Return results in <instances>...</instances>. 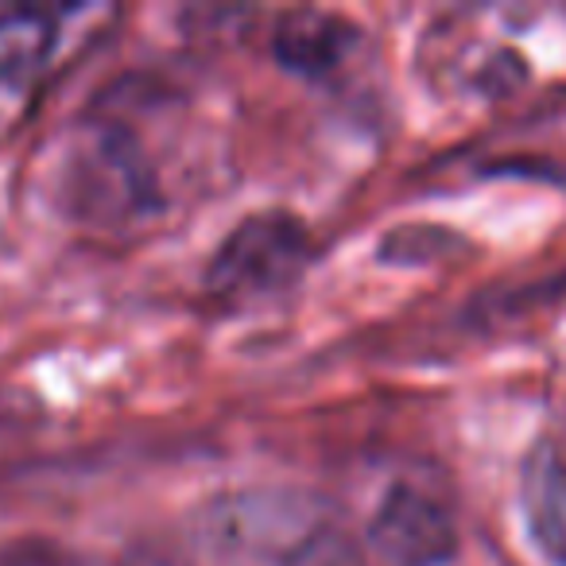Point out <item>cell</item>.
<instances>
[{"instance_id":"cell-1","label":"cell","mask_w":566,"mask_h":566,"mask_svg":"<svg viewBox=\"0 0 566 566\" xmlns=\"http://www.w3.org/2000/svg\"><path fill=\"white\" fill-rule=\"evenodd\" d=\"M311 260V233L295 213L260 210L237 221L206 264V287L241 303L283 292Z\"/></svg>"},{"instance_id":"cell-2","label":"cell","mask_w":566,"mask_h":566,"mask_svg":"<svg viewBox=\"0 0 566 566\" xmlns=\"http://www.w3.org/2000/svg\"><path fill=\"white\" fill-rule=\"evenodd\" d=\"M66 206L94 221H125L159 206L156 175L125 128L102 125L71 148L63 164Z\"/></svg>"},{"instance_id":"cell-3","label":"cell","mask_w":566,"mask_h":566,"mask_svg":"<svg viewBox=\"0 0 566 566\" xmlns=\"http://www.w3.org/2000/svg\"><path fill=\"white\" fill-rule=\"evenodd\" d=\"M218 532L275 563H311L334 539L318 504L295 493H244L218 504Z\"/></svg>"},{"instance_id":"cell-4","label":"cell","mask_w":566,"mask_h":566,"mask_svg":"<svg viewBox=\"0 0 566 566\" xmlns=\"http://www.w3.org/2000/svg\"><path fill=\"white\" fill-rule=\"evenodd\" d=\"M365 535L388 566H450L462 551V535L447 504L403 481L380 496Z\"/></svg>"},{"instance_id":"cell-5","label":"cell","mask_w":566,"mask_h":566,"mask_svg":"<svg viewBox=\"0 0 566 566\" xmlns=\"http://www.w3.org/2000/svg\"><path fill=\"white\" fill-rule=\"evenodd\" d=\"M520 512L527 543L547 566H566V458L539 439L520 465Z\"/></svg>"},{"instance_id":"cell-6","label":"cell","mask_w":566,"mask_h":566,"mask_svg":"<svg viewBox=\"0 0 566 566\" xmlns=\"http://www.w3.org/2000/svg\"><path fill=\"white\" fill-rule=\"evenodd\" d=\"M357 28L334 12L300 9L275 24L272 55L283 71L303 74V78H326L346 63V51L354 48Z\"/></svg>"},{"instance_id":"cell-7","label":"cell","mask_w":566,"mask_h":566,"mask_svg":"<svg viewBox=\"0 0 566 566\" xmlns=\"http://www.w3.org/2000/svg\"><path fill=\"white\" fill-rule=\"evenodd\" d=\"M59 43V20L43 9L0 12V90H24L48 66Z\"/></svg>"},{"instance_id":"cell-8","label":"cell","mask_w":566,"mask_h":566,"mask_svg":"<svg viewBox=\"0 0 566 566\" xmlns=\"http://www.w3.org/2000/svg\"><path fill=\"white\" fill-rule=\"evenodd\" d=\"M465 241L458 233L442 226H400L392 233H385L377 256L385 264H400V268H419V264H434V260H447L454 252H462Z\"/></svg>"},{"instance_id":"cell-9","label":"cell","mask_w":566,"mask_h":566,"mask_svg":"<svg viewBox=\"0 0 566 566\" xmlns=\"http://www.w3.org/2000/svg\"><path fill=\"white\" fill-rule=\"evenodd\" d=\"M0 566H97V563L55 539L24 535V539H12L0 547Z\"/></svg>"}]
</instances>
